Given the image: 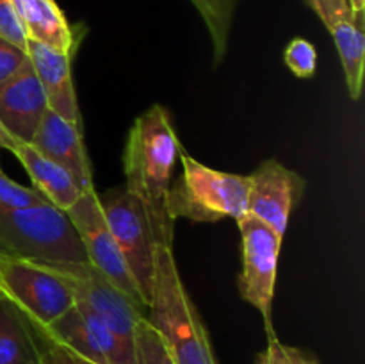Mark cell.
Instances as JSON below:
<instances>
[{
  "label": "cell",
  "mask_w": 365,
  "mask_h": 364,
  "mask_svg": "<svg viewBox=\"0 0 365 364\" xmlns=\"http://www.w3.org/2000/svg\"><path fill=\"white\" fill-rule=\"evenodd\" d=\"M191 2L209 32L214 66H220L227 57L232 24L239 0H191Z\"/></svg>",
  "instance_id": "cell-19"
},
{
  "label": "cell",
  "mask_w": 365,
  "mask_h": 364,
  "mask_svg": "<svg viewBox=\"0 0 365 364\" xmlns=\"http://www.w3.org/2000/svg\"><path fill=\"white\" fill-rule=\"evenodd\" d=\"M146 318L163 334L175 364H220L198 307L182 280L171 246L155 245L152 300Z\"/></svg>",
  "instance_id": "cell-2"
},
{
  "label": "cell",
  "mask_w": 365,
  "mask_h": 364,
  "mask_svg": "<svg viewBox=\"0 0 365 364\" xmlns=\"http://www.w3.org/2000/svg\"><path fill=\"white\" fill-rule=\"evenodd\" d=\"M36 328L91 364H135V355L127 352L95 313L78 300L52 325Z\"/></svg>",
  "instance_id": "cell-10"
},
{
  "label": "cell",
  "mask_w": 365,
  "mask_h": 364,
  "mask_svg": "<svg viewBox=\"0 0 365 364\" xmlns=\"http://www.w3.org/2000/svg\"><path fill=\"white\" fill-rule=\"evenodd\" d=\"M14 145H16V141L7 134V131L2 127V123H0V146H2L4 150H9L11 152V148H13Z\"/></svg>",
  "instance_id": "cell-28"
},
{
  "label": "cell",
  "mask_w": 365,
  "mask_h": 364,
  "mask_svg": "<svg viewBox=\"0 0 365 364\" xmlns=\"http://www.w3.org/2000/svg\"><path fill=\"white\" fill-rule=\"evenodd\" d=\"M284 61L296 77L310 79L317 70V50L309 39L294 38L285 46Z\"/></svg>",
  "instance_id": "cell-22"
},
{
  "label": "cell",
  "mask_w": 365,
  "mask_h": 364,
  "mask_svg": "<svg viewBox=\"0 0 365 364\" xmlns=\"http://www.w3.org/2000/svg\"><path fill=\"white\" fill-rule=\"evenodd\" d=\"M71 225L77 231L84 252L88 256L89 264L100 271L113 285H116L127 298H130L135 305L146 309L139 296L138 285L125 264L123 256L120 253L116 241H114L110 228L100 209L98 193L89 189L81 195V198L66 211Z\"/></svg>",
  "instance_id": "cell-9"
},
{
  "label": "cell",
  "mask_w": 365,
  "mask_h": 364,
  "mask_svg": "<svg viewBox=\"0 0 365 364\" xmlns=\"http://www.w3.org/2000/svg\"><path fill=\"white\" fill-rule=\"evenodd\" d=\"M2 150V146H0ZM45 202L38 193L32 188L24 184H18L11 177L4 173L2 166H0V207H27L34 206V203Z\"/></svg>",
  "instance_id": "cell-23"
},
{
  "label": "cell",
  "mask_w": 365,
  "mask_h": 364,
  "mask_svg": "<svg viewBox=\"0 0 365 364\" xmlns=\"http://www.w3.org/2000/svg\"><path fill=\"white\" fill-rule=\"evenodd\" d=\"M312 7L314 13L319 16L324 27L330 31L339 21L351 18V9H349L348 0H307Z\"/></svg>",
  "instance_id": "cell-26"
},
{
  "label": "cell",
  "mask_w": 365,
  "mask_h": 364,
  "mask_svg": "<svg viewBox=\"0 0 365 364\" xmlns=\"http://www.w3.org/2000/svg\"><path fill=\"white\" fill-rule=\"evenodd\" d=\"M349 9L351 13H360V11H365V0H348Z\"/></svg>",
  "instance_id": "cell-29"
},
{
  "label": "cell",
  "mask_w": 365,
  "mask_h": 364,
  "mask_svg": "<svg viewBox=\"0 0 365 364\" xmlns=\"http://www.w3.org/2000/svg\"><path fill=\"white\" fill-rule=\"evenodd\" d=\"M248 177V214L284 238L292 209L305 195V178L277 159L262 161Z\"/></svg>",
  "instance_id": "cell-11"
},
{
  "label": "cell",
  "mask_w": 365,
  "mask_h": 364,
  "mask_svg": "<svg viewBox=\"0 0 365 364\" xmlns=\"http://www.w3.org/2000/svg\"><path fill=\"white\" fill-rule=\"evenodd\" d=\"M36 332H38L39 338V363L41 364H91L88 363V360L77 357L75 353H71L70 350H66L64 346L53 343L52 339L46 338V335L43 334V332H39L38 328H36Z\"/></svg>",
  "instance_id": "cell-27"
},
{
  "label": "cell",
  "mask_w": 365,
  "mask_h": 364,
  "mask_svg": "<svg viewBox=\"0 0 365 364\" xmlns=\"http://www.w3.org/2000/svg\"><path fill=\"white\" fill-rule=\"evenodd\" d=\"M242 243V270L237 288L242 300L262 314L267 339L277 338L273 328V296L278 259L284 238L252 214L237 221Z\"/></svg>",
  "instance_id": "cell-7"
},
{
  "label": "cell",
  "mask_w": 365,
  "mask_h": 364,
  "mask_svg": "<svg viewBox=\"0 0 365 364\" xmlns=\"http://www.w3.org/2000/svg\"><path fill=\"white\" fill-rule=\"evenodd\" d=\"M182 175L168 191V214L196 223H216L223 218L239 221L248 214V175L214 170L182 152Z\"/></svg>",
  "instance_id": "cell-4"
},
{
  "label": "cell",
  "mask_w": 365,
  "mask_h": 364,
  "mask_svg": "<svg viewBox=\"0 0 365 364\" xmlns=\"http://www.w3.org/2000/svg\"><path fill=\"white\" fill-rule=\"evenodd\" d=\"M31 145H34L53 163L70 171L82 191L95 189L91 163H89L81 125L68 121L66 118L48 109L43 116Z\"/></svg>",
  "instance_id": "cell-13"
},
{
  "label": "cell",
  "mask_w": 365,
  "mask_h": 364,
  "mask_svg": "<svg viewBox=\"0 0 365 364\" xmlns=\"http://www.w3.org/2000/svg\"><path fill=\"white\" fill-rule=\"evenodd\" d=\"M253 364H321L310 350L282 343L278 338L267 339V346L255 357Z\"/></svg>",
  "instance_id": "cell-21"
},
{
  "label": "cell",
  "mask_w": 365,
  "mask_h": 364,
  "mask_svg": "<svg viewBox=\"0 0 365 364\" xmlns=\"http://www.w3.org/2000/svg\"><path fill=\"white\" fill-rule=\"evenodd\" d=\"M0 296H2V293H0Z\"/></svg>",
  "instance_id": "cell-30"
},
{
  "label": "cell",
  "mask_w": 365,
  "mask_h": 364,
  "mask_svg": "<svg viewBox=\"0 0 365 364\" xmlns=\"http://www.w3.org/2000/svg\"><path fill=\"white\" fill-rule=\"evenodd\" d=\"M182 152L170 111L160 103L135 118L123 152L125 189L145 207L157 245L171 248L175 221L168 214V191Z\"/></svg>",
  "instance_id": "cell-1"
},
{
  "label": "cell",
  "mask_w": 365,
  "mask_h": 364,
  "mask_svg": "<svg viewBox=\"0 0 365 364\" xmlns=\"http://www.w3.org/2000/svg\"><path fill=\"white\" fill-rule=\"evenodd\" d=\"M0 293L36 327L45 328L75 303L70 284L48 264L0 256Z\"/></svg>",
  "instance_id": "cell-5"
},
{
  "label": "cell",
  "mask_w": 365,
  "mask_h": 364,
  "mask_svg": "<svg viewBox=\"0 0 365 364\" xmlns=\"http://www.w3.org/2000/svg\"><path fill=\"white\" fill-rule=\"evenodd\" d=\"M27 54L41 82L48 109L82 127L81 107H78L73 77H71V61L75 54L61 52V50L50 49L36 41H29Z\"/></svg>",
  "instance_id": "cell-14"
},
{
  "label": "cell",
  "mask_w": 365,
  "mask_h": 364,
  "mask_svg": "<svg viewBox=\"0 0 365 364\" xmlns=\"http://www.w3.org/2000/svg\"><path fill=\"white\" fill-rule=\"evenodd\" d=\"M46 111L48 102L31 63L0 88V123L16 143H32Z\"/></svg>",
  "instance_id": "cell-12"
},
{
  "label": "cell",
  "mask_w": 365,
  "mask_h": 364,
  "mask_svg": "<svg viewBox=\"0 0 365 364\" xmlns=\"http://www.w3.org/2000/svg\"><path fill=\"white\" fill-rule=\"evenodd\" d=\"M29 41L41 43L61 52L75 54L82 34L68 24L56 0H11Z\"/></svg>",
  "instance_id": "cell-16"
},
{
  "label": "cell",
  "mask_w": 365,
  "mask_h": 364,
  "mask_svg": "<svg viewBox=\"0 0 365 364\" xmlns=\"http://www.w3.org/2000/svg\"><path fill=\"white\" fill-rule=\"evenodd\" d=\"M11 153L27 171L31 188L50 206L66 213L84 193L70 171L48 159L31 143H16Z\"/></svg>",
  "instance_id": "cell-15"
},
{
  "label": "cell",
  "mask_w": 365,
  "mask_h": 364,
  "mask_svg": "<svg viewBox=\"0 0 365 364\" xmlns=\"http://www.w3.org/2000/svg\"><path fill=\"white\" fill-rule=\"evenodd\" d=\"M98 200L110 234L138 285L143 303L148 309L152 300L157 243L145 207L125 188L113 189L102 196L98 195Z\"/></svg>",
  "instance_id": "cell-6"
},
{
  "label": "cell",
  "mask_w": 365,
  "mask_h": 364,
  "mask_svg": "<svg viewBox=\"0 0 365 364\" xmlns=\"http://www.w3.org/2000/svg\"><path fill=\"white\" fill-rule=\"evenodd\" d=\"M330 34L341 56L349 96L351 100H359L364 86L365 11L351 13V18L339 21L330 29Z\"/></svg>",
  "instance_id": "cell-18"
},
{
  "label": "cell",
  "mask_w": 365,
  "mask_h": 364,
  "mask_svg": "<svg viewBox=\"0 0 365 364\" xmlns=\"http://www.w3.org/2000/svg\"><path fill=\"white\" fill-rule=\"evenodd\" d=\"M0 36L13 45L27 50L29 38L11 0H0Z\"/></svg>",
  "instance_id": "cell-25"
},
{
  "label": "cell",
  "mask_w": 365,
  "mask_h": 364,
  "mask_svg": "<svg viewBox=\"0 0 365 364\" xmlns=\"http://www.w3.org/2000/svg\"><path fill=\"white\" fill-rule=\"evenodd\" d=\"M0 364H41L36 327L6 296H0Z\"/></svg>",
  "instance_id": "cell-17"
},
{
  "label": "cell",
  "mask_w": 365,
  "mask_h": 364,
  "mask_svg": "<svg viewBox=\"0 0 365 364\" xmlns=\"http://www.w3.org/2000/svg\"><path fill=\"white\" fill-rule=\"evenodd\" d=\"M134 353L135 364H175L163 334L150 323L148 318H143L135 328Z\"/></svg>",
  "instance_id": "cell-20"
},
{
  "label": "cell",
  "mask_w": 365,
  "mask_h": 364,
  "mask_svg": "<svg viewBox=\"0 0 365 364\" xmlns=\"http://www.w3.org/2000/svg\"><path fill=\"white\" fill-rule=\"evenodd\" d=\"M29 63H31V59H29L27 50L13 45L0 36V88L7 81H11L14 75L20 74Z\"/></svg>",
  "instance_id": "cell-24"
},
{
  "label": "cell",
  "mask_w": 365,
  "mask_h": 364,
  "mask_svg": "<svg viewBox=\"0 0 365 364\" xmlns=\"http://www.w3.org/2000/svg\"><path fill=\"white\" fill-rule=\"evenodd\" d=\"M0 256L43 264H89L68 214L46 202L0 207Z\"/></svg>",
  "instance_id": "cell-3"
},
{
  "label": "cell",
  "mask_w": 365,
  "mask_h": 364,
  "mask_svg": "<svg viewBox=\"0 0 365 364\" xmlns=\"http://www.w3.org/2000/svg\"><path fill=\"white\" fill-rule=\"evenodd\" d=\"M70 284L75 300L86 303L127 352L134 353V335L146 310L135 305L91 264H48Z\"/></svg>",
  "instance_id": "cell-8"
}]
</instances>
